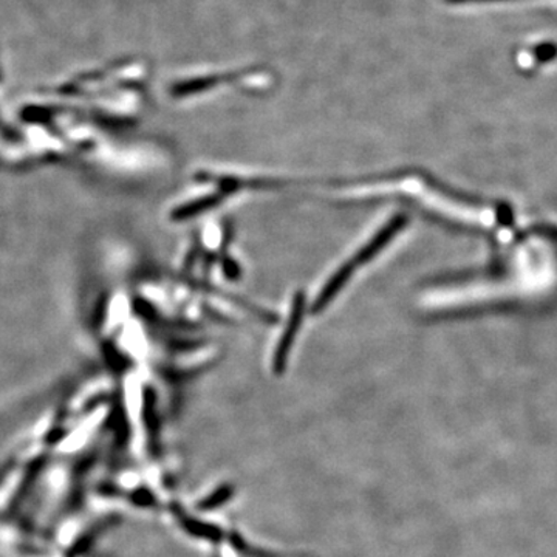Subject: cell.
<instances>
[{
	"mask_svg": "<svg viewBox=\"0 0 557 557\" xmlns=\"http://www.w3.org/2000/svg\"><path fill=\"white\" fill-rule=\"evenodd\" d=\"M183 525L188 528L190 533L196 534V536L211 539V541H218L220 537V531L218 528L212 525H208V523L194 522L193 519H182Z\"/></svg>",
	"mask_w": 557,
	"mask_h": 557,
	"instance_id": "cell-1",
	"label": "cell"
},
{
	"mask_svg": "<svg viewBox=\"0 0 557 557\" xmlns=\"http://www.w3.org/2000/svg\"><path fill=\"white\" fill-rule=\"evenodd\" d=\"M230 496L231 487H220V490L215 491V493L212 494L211 497H208L207 500H205L203 504H201V507H203V509L219 507V505L225 504V502L228 500Z\"/></svg>",
	"mask_w": 557,
	"mask_h": 557,
	"instance_id": "cell-2",
	"label": "cell"
},
{
	"mask_svg": "<svg viewBox=\"0 0 557 557\" xmlns=\"http://www.w3.org/2000/svg\"><path fill=\"white\" fill-rule=\"evenodd\" d=\"M449 2H471V0H449Z\"/></svg>",
	"mask_w": 557,
	"mask_h": 557,
	"instance_id": "cell-3",
	"label": "cell"
}]
</instances>
